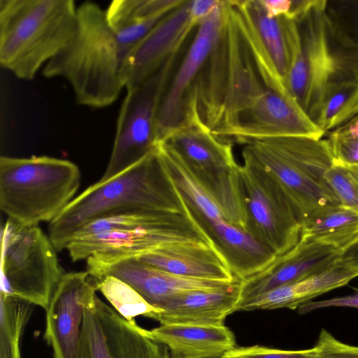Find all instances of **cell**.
<instances>
[{"instance_id": "6da1fadb", "label": "cell", "mask_w": 358, "mask_h": 358, "mask_svg": "<svg viewBox=\"0 0 358 358\" xmlns=\"http://www.w3.org/2000/svg\"><path fill=\"white\" fill-rule=\"evenodd\" d=\"M150 212L186 213L157 146L131 166L99 180L76 196L50 222L49 238L61 251L78 231L96 220Z\"/></svg>"}, {"instance_id": "7a4b0ae2", "label": "cell", "mask_w": 358, "mask_h": 358, "mask_svg": "<svg viewBox=\"0 0 358 358\" xmlns=\"http://www.w3.org/2000/svg\"><path fill=\"white\" fill-rule=\"evenodd\" d=\"M124 59L105 10L87 1L77 8L73 36L42 72L46 78L66 80L79 104L101 108L113 103L124 87L122 80Z\"/></svg>"}, {"instance_id": "3957f363", "label": "cell", "mask_w": 358, "mask_h": 358, "mask_svg": "<svg viewBox=\"0 0 358 358\" xmlns=\"http://www.w3.org/2000/svg\"><path fill=\"white\" fill-rule=\"evenodd\" d=\"M73 0H0V64L15 76L33 79L73 36Z\"/></svg>"}, {"instance_id": "277c9868", "label": "cell", "mask_w": 358, "mask_h": 358, "mask_svg": "<svg viewBox=\"0 0 358 358\" xmlns=\"http://www.w3.org/2000/svg\"><path fill=\"white\" fill-rule=\"evenodd\" d=\"M80 172L73 162L49 156L0 158V208L25 225L53 221L76 197Z\"/></svg>"}, {"instance_id": "5b68a950", "label": "cell", "mask_w": 358, "mask_h": 358, "mask_svg": "<svg viewBox=\"0 0 358 358\" xmlns=\"http://www.w3.org/2000/svg\"><path fill=\"white\" fill-rule=\"evenodd\" d=\"M327 5V0H318L298 22L301 47L287 79L289 94L314 122L330 85L358 74V51L334 28Z\"/></svg>"}, {"instance_id": "8992f818", "label": "cell", "mask_w": 358, "mask_h": 358, "mask_svg": "<svg viewBox=\"0 0 358 358\" xmlns=\"http://www.w3.org/2000/svg\"><path fill=\"white\" fill-rule=\"evenodd\" d=\"M178 127L164 141L187 172L231 224L244 229L239 166L232 143L217 137L204 123L196 100L188 105Z\"/></svg>"}, {"instance_id": "52a82bcc", "label": "cell", "mask_w": 358, "mask_h": 358, "mask_svg": "<svg viewBox=\"0 0 358 358\" xmlns=\"http://www.w3.org/2000/svg\"><path fill=\"white\" fill-rule=\"evenodd\" d=\"M245 146L276 179L303 221L326 206L340 204L324 178L334 162L326 138L285 136L250 141Z\"/></svg>"}, {"instance_id": "ba28073f", "label": "cell", "mask_w": 358, "mask_h": 358, "mask_svg": "<svg viewBox=\"0 0 358 358\" xmlns=\"http://www.w3.org/2000/svg\"><path fill=\"white\" fill-rule=\"evenodd\" d=\"M38 225L8 218L1 231V292L47 309L65 273Z\"/></svg>"}, {"instance_id": "9c48e42d", "label": "cell", "mask_w": 358, "mask_h": 358, "mask_svg": "<svg viewBox=\"0 0 358 358\" xmlns=\"http://www.w3.org/2000/svg\"><path fill=\"white\" fill-rule=\"evenodd\" d=\"M239 166L244 229L276 256L299 241L303 216L276 179L244 146Z\"/></svg>"}, {"instance_id": "30bf717a", "label": "cell", "mask_w": 358, "mask_h": 358, "mask_svg": "<svg viewBox=\"0 0 358 358\" xmlns=\"http://www.w3.org/2000/svg\"><path fill=\"white\" fill-rule=\"evenodd\" d=\"M157 149L182 198L187 215L208 237L230 269L235 273H243L255 267L263 255L262 245L244 229L227 220L169 145L161 141Z\"/></svg>"}, {"instance_id": "8fae6325", "label": "cell", "mask_w": 358, "mask_h": 358, "mask_svg": "<svg viewBox=\"0 0 358 358\" xmlns=\"http://www.w3.org/2000/svg\"><path fill=\"white\" fill-rule=\"evenodd\" d=\"M175 242L211 243L186 213H171L163 221L149 227L76 235L66 249L73 262L87 261V271L95 279L116 262L138 257Z\"/></svg>"}, {"instance_id": "7c38bea8", "label": "cell", "mask_w": 358, "mask_h": 358, "mask_svg": "<svg viewBox=\"0 0 358 358\" xmlns=\"http://www.w3.org/2000/svg\"><path fill=\"white\" fill-rule=\"evenodd\" d=\"M176 57L168 60L145 80L126 88L111 155L100 180H108L122 172L156 148L157 113L173 74Z\"/></svg>"}, {"instance_id": "4fadbf2b", "label": "cell", "mask_w": 358, "mask_h": 358, "mask_svg": "<svg viewBox=\"0 0 358 358\" xmlns=\"http://www.w3.org/2000/svg\"><path fill=\"white\" fill-rule=\"evenodd\" d=\"M78 358H171L168 348L95 294L87 302Z\"/></svg>"}, {"instance_id": "5bb4252c", "label": "cell", "mask_w": 358, "mask_h": 358, "mask_svg": "<svg viewBox=\"0 0 358 358\" xmlns=\"http://www.w3.org/2000/svg\"><path fill=\"white\" fill-rule=\"evenodd\" d=\"M239 31L265 85L289 94L287 79L291 61V21L269 17L259 0L230 1Z\"/></svg>"}, {"instance_id": "9a60e30c", "label": "cell", "mask_w": 358, "mask_h": 358, "mask_svg": "<svg viewBox=\"0 0 358 358\" xmlns=\"http://www.w3.org/2000/svg\"><path fill=\"white\" fill-rule=\"evenodd\" d=\"M212 131L222 140L244 145L271 137L325 135L291 95L268 87L230 125Z\"/></svg>"}, {"instance_id": "2e32d148", "label": "cell", "mask_w": 358, "mask_h": 358, "mask_svg": "<svg viewBox=\"0 0 358 358\" xmlns=\"http://www.w3.org/2000/svg\"><path fill=\"white\" fill-rule=\"evenodd\" d=\"M224 1L198 27L188 50L167 85L158 110L155 136L164 140L181 124L189 93L220 34Z\"/></svg>"}, {"instance_id": "e0dca14e", "label": "cell", "mask_w": 358, "mask_h": 358, "mask_svg": "<svg viewBox=\"0 0 358 358\" xmlns=\"http://www.w3.org/2000/svg\"><path fill=\"white\" fill-rule=\"evenodd\" d=\"M96 290L95 280L87 271L64 275L45 310L44 339L53 358H78L85 308Z\"/></svg>"}, {"instance_id": "ac0fdd59", "label": "cell", "mask_w": 358, "mask_h": 358, "mask_svg": "<svg viewBox=\"0 0 358 358\" xmlns=\"http://www.w3.org/2000/svg\"><path fill=\"white\" fill-rule=\"evenodd\" d=\"M189 1L164 16L127 55L122 69L125 88L145 80L178 56L190 32L198 27L190 16Z\"/></svg>"}, {"instance_id": "d6986e66", "label": "cell", "mask_w": 358, "mask_h": 358, "mask_svg": "<svg viewBox=\"0 0 358 358\" xmlns=\"http://www.w3.org/2000/svg\"><path fill=\"white\" fill-rule=\"evenodd\" d=\"M341 253L335 248L300 236L292 248L242 281L240 305L271 289L324 271L338 260Z\"/></svg>"}, {"instance_id": "ffe728a7", "label": "cell", "mask_w": 358, "mask_h": 358, "mask_svg": "<svg viewBox=\"0 0 358 358\" xmlns=\"http://www.w3.org/2000/svg\"><path fill=\"white\" fill-rule=\"evenodd\" d=\"M224 12L229 45L227 82L222 119L214 130L230 125L267 88L239 31L230 1H224Z\"/></svg>"}, {"instance_id": "44dd1931", "label": "cell", "mask_w": 358, "mask_h": 358, "mask_svg": "<svg viewBox=\"0 0 358 358\" xmlns=\"http://www.w3.org/2000/svg\"><path fill=\"white\" fill-rule=\"evenodd\" d=\"M113 276L135 289L149 304L161 311L162 305L176 295L191 290H211L234 282L196 279L173 274L152 266L136 257L116 262L94 279Z\"/></svg>"}, {"instance_id": "7402d4cb", "label": "cell", "mask_w": 358, "mask_h": 358, "mask_svg": "<svg viewBox=\"0 0 358 358\" xmlns=\"http://www.w3.org/2000/svg\"><path fill=\"white\" fill-rule=\"evenodd\" d=\"M242 280L224 288L191 290L174 296L149 317L160 324L221 325L238 311L241 301Z\"/></svg>"}, {"instance_id": "603a6c76", "label": "cell", "mask_w": 358, "mask_h": 358, "mask_svg": "<svg viewBox=\"0 0 358 358\" xmlns=\"http://www.w3.org/2000/svg\"><path fill=\"white\" fill-rule=\"evenodd\" d=\"M136 258L164 271L191 278L225 282L238 278L208 242L171 243Z\"/></svg>"}, {"instance_id": "cb8c5ba5", "label": "cell", "mask_w": 358, "mask_h": 358, "mask_svg": "<svg viewBox=\"0 0 358 358\" xmlns=\"http://www.w3.org/2000/svg\"><path fill=\"white\" fill-rule=\"evenodd\" d=\"M358 272L338 259L324 271L271 289L239 306L238 311L297 309L320 295L347 285Z\"/></svg>"}, {"instance_id": "d4e9b609", "label": "cell", "mask_w": 358, "mask_h": 358, "mask_svg": "<svg viewBox=\"0 0 358 358\" xmlns=\"http://www.w3.org/2000/svg\"><path fill=\"white\" fill-rule=\"evenodd\" d=\"M150 331L171 358H220L236 348L235 336L224 324H166Z\"/></svg>"}, {"instance_id": "484cf974", "label": "cell", "mask_w": 358, "mask_h": 358, "mask_svg": "<svg viewBox=\"0 0 358 358\" xmlns=\"http://www.w3.org/2000/svg\"><path fill=\"white\" fill-rule=\"evenodd\" d=\"M301 236L342 252L358 240V212L341 204L326 206L303 222Z\"/></svg>"}, {"instance_id": "4316f807", "label": "cell", "mask_w": 358, "mask_h": 358, "mask_svg": "<svg viewBox=\"0 0 358 358\" xmlns=\"http://www.w3.org/2000/svg\"><path fill=\"white\" fill-rule=\"evenodd\" d=\"M358 115V74L337 80L327 88L315 121L326 135Z\"/></svg>"}, {"instance_id": "83f0119b", "label": "cell", "mask_w": 358, "mask_h": 358, "mask_svg": "<svg viewBox=\"0 0 358 358\" xmlns=\"http://www.w3.org/2000/svg\"><path fill=\"white\" fill-rule=\"evenodd\" d=\"M33 306L0 292V358H22L20 339Z\"/></svg>"}, {"instance_id": "f1b7e54d", "label": "cell", "mask_w": 358, "mask_h": 358, "mask_svg": "<svg viewBox=\"0 0 358 358\" xmlns=\"http://www.w3.org/2000/svg\"><path fill=\"white\" fill-rule=\"evenodd\" d=\"M185 0H115L105 10L112 29L156 17H164Z\"/></svg>"}, {"instance_id": "f546056e", "label": "cell", "mask_w": 358, "mask_h": 358, "mask_svg": "<svg viewBox=\"0 0 358 358\" xmlns=\"http://www.w3.org/2000/svg\"><path fill=\"white\" fill-rule=\"evenodd\" d=\"M96 289L127 320L131 322L138 315L149 317L161 311L149 304L135 289L111 275L95 280Z\"/></svg>"}, {"instance_id": "4dcf8cb0", "label": "cell", "mask_w": 358, "mask_h": 358, "mask_svg": "<svg viewBox=\"0 0 358 358\" xmlns=\"http://www.w3.org/2000/svg\"><path fill=\"white\" fill-rule=\"evenodd\" d=\"M324 178L339 203L358 212V166L334 160Z\"/></svg>"}, {"instance_id": "1f68e13d", "label": "cell", "mask_w": 358, "mask_h": 358, "mask_svg": "<svg viewBox=\"0 0 358 358\" xmlns=\"http://www.w3.org/2000/svg\"><path fill=\"white\" fill-rule=\"evenodd\" d=\"M327 134L334 160L358 166V115Z\"/></svg>"}, {"instance_id": "d6a6232c", "label": "cell", "mask_w": 358, "mask_h": 358, "mask_svg": "<svg viewBox=\"0 0 358 358\" xmlns=\"http://www.w3.org/2000/svg\"><path fill=\"white\" fill-rule=\"evenodd\" d=\"M327 13L336 30L358 45V0L327 1Z\"/></svg>"}, {"instance_id": "836d02e7", "label": "cell", "mask_w": 358, "mask_h": 358, "mask_svg": "<svg viewBox=\"0 0 358 358\" xmlns=\"http://www.w3.org/2000/svg\"><path fill=\"white\" fill-rule=\"evenodd\" d=\"M314 346L302 350H285L262 345L234 348L225 353L222 358H317Z\"/></svg>"}, {"instance_id": "e575fe53", "label": "cell", "mask_w": 358, "mask_h": 358, "mask_svg": "<svg viewBox=\"0 0 358 358\" xmlns=\"http://www.w3.org/2000/svg\"><path fill=\"white\" fill-rule=\"evenodd\" d=\"M315 347L317 358H358V346L344 343L322 329Z\"/></svg>"}, {"instance_id": "d590c367", "label": "cell", "mask_w": 358, "mask_h": 358, "mask_svg": "<svg viewBox=\"0 0 358 358\" xmlns=\"http://www.w3.org/2000/svg\"><path fill=\"white\" fill-rule=\"evenodd\" d=\"M352 289V292L347 295L305 303L297 308L298 313L304 315L317 310L334 307L358 308V287H353Z\"/></svg>"}, {"instance_id": "8d00e7d4", "label": "cell", "mask_w": 358, "mask_h": 358, "mask_svg": "<svg viewBox=\"0 0 358 358\" xmlns=\"http://www.w3.org/2000/svg\"><path fill=\"white\" fill-rule=\"evenodd\" d=\"M220 0H194L189 1V13L192 20L199 25L221 3Z\"/></svg>"}, {"instance_id": "74e56055", "label": "cell", "mask_w": 358, "mask_h": 358, "mask_svg": "<svg viewBox=\"0 0 358 358\" xmlns=\"http://www.w3.org/2000/svg\"><path fill=\"white\" fill-rule=\"evenodd\" d=\"M338 259L346 266L358 272V240L343 251Z\"/></svg>"}, {"instance_id": "f35d334b", "label": "cell", "mask_w": 358, "mask_h": 358, "mask_svg": "<svg viewBox=\"0 0 358 358\" xmlns=\"http://www.w3.org/2000/svg\"><path fill=\"white\" fill-rule=\"evenodd\" d=\"M220 358H222V357H220Z\"/></svg>"}]
</instances>
